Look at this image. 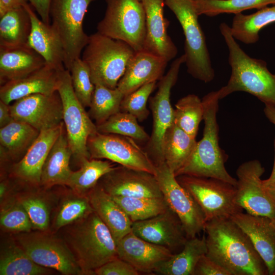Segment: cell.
<instances>
[{
  "instance_id": "41",
  "label": "cell",
  "mask_w": 275,
  "mask_h": 275,
  "mask_svg": "<svg viewBox=\"0 0 275 275\" xmlns=\"http://www.w3.org/2000/svg\"><path fill=\"white\" fill-rule=\"evenodd\" d=\"M74 92L85 107H89L95 89L90 70L81 58L75 60L69 70Z\"/></svg>"
},
{
  "instance_id": "26",
  "label": "cell",
  "mask_w": 275,
  "mask_h": 275,
  "mask_svg": "<svg viewBox=\"0 0 275 275\" xmlns=\"http://www.w3.org/2000/svg\"><path fill=\"white\" fill-rule=\"evenodd\" d=\"M88 198L94 211L108 228L116 242L132 232V222L98 184L88 193Z\"/></svg>"
},
{
  "instance_id": "1",
  "label": "cell",
  "mask_w": 275,
  "mask_h": 275,
  "mask_svg": "<svg viewBox=\"0 0 275 275\" xmlns=\"http://www.w3.org/2000/svg\"><path fill=\"white\" fill-rule=\"evenodd\" d=\"M206 255L231 275L268 274L246 234L230 218L206 222Z\"/></svg>"
},
{
  "instance_id": "42",
  "label": "cell",
  "mask_w": 275,
  "mask_h": 275,
  "mask_svg": "<svg viewBox=\"0 0 275 275\" xmlns=\"http://www.w3.org/2000/svg\"><path fill=\"white\" fill-rule=\"evenodd\" d=\"M94 210L88 197H73L66 200L61 205L55 220V226L60 228L81 221Z\"/></svg>"
},
{
  "instance_id": "3",
  "label": "cell",
  "mask_w": 275,
  "mask_h": 275,
  "mask_svg": "<svg viewBox=\"0 0 275 275\" xmlns=\"http://www.w3.org/2000/svg\"><path fill=\"white\" fill-rule=\"evenodd\" d=\"M218 91H212L202 99L204 128L202 139L187 161L175 174L213 178L236 186L237 179L231 176L225 168L228 156L218 143L219 127L217 113L219 100Z\"/></svg>"
},
{
  "instance_id": "47",
  "label": "cell",
  "mask_w": 275,
  "mask_h": 275,
  "mask_svg": "<svg viewBox=\"0 0 275 275\" xmlns=\"http://www.w3.org/2000/svg\"><path fill=\"white\" fill-rule=\"evenodd\" d=\"M194 275H231L225 268L210 259L206 255L198 262Z\"/></svg>"
},
{
  "instance_id": "45",
  "label": "cell",
  "mask_w": 275,
  "mask_h": 275,
  "mask_svg": "<svg viewBox=\"0 0 275 275\" xmlns=\"http://www.w3.org/2000/svg\"><path fill=\"white\" fill-rule=\"evenodd\" d=\"M19 202L26 210L33 228L43 231L47 229L49 223V211L46 203L36 197L22 198Z\"/></svg>"
},
{
  "instance_id": "37",
  "label": "cell",
  "mask_w": 275,
  "mask_h": 275,
  "mask_svg": "<svg viewBox=\"0 0 275 275\" xmlns=\"http://www.w3.org/2000/svg\"><path fill=\"white\" fill-rule=\"evenodd\" d=\"M174 109V123L196 138L200 123L203 120L202 100L196 95L188 94L180 98Z\"/></svg>"
},
{
  "instance_id": "19",
  "label": "cell",
  "mask_w": 275,
  "mask_h": 275,
  "mask_svg": "<svg viewBox=\"0 0 275 275\" xmlns=\"http://www.w3.org/2000/svg\"><path fill=\"white\" fill-rule=\"evenodd\" d=\"M146 13L143 50L169 62L178 49L168 34L170 22L164 17V0H142Z\"/></svg>"
},
{
  "instance_id": "11",
  "label": "cell",
  "mask_w": 275,
  "mask_h": 275,
  "mask_svg": "<svg viewBox=\"0 0 275 275\" xmlns=\"http://www.w3.org/2000/svg\"><path fill=\"white\" fill-rule=\"evenodd\" d=\"M185 62L184 54L172 62L167 73L159 80L156 93L150 99L153 129L146 151L155 166L165 162L162 152L163 136L167 129L174 123L171 92L177 80L180 67Z\"/></svg>"
},
{
  "instance_id": "10",
  "label": "cell",
  "mask_w": 275,
  "mask_h": 275,
  "mask_svg": "<svg viewBox=\"0 0 275 275\" xmlns=\"http://www.w3.org/2000/svg\"><path fill=\"white\" fill-rule=\"evenodd\" d=\"M202 210L206 222L229 218L243 211L236 200V186L213 178L189 175L176 177Z\"/></svg>"
},
{
  "instance_id": "40",
  "label": "cell",
  "mask_w": 275,
  "mask_h": 275,
  "mask_svg": "<svg viewBox=\"0 0 275 275\" xmlns=\"http://www.w3.org/2000/svg\"><path fill=\"white\" fill-rule=\"evenodd\" d=\"M138 121L132 114L120 111L102 123L96 125L97 129L102 133L119 134L138 141L148 142L150 136Z\"/></svg>"
},
{
  "instance_id": "5",
  "label": "cell",
  "mask_w": 275,
  "mask_h": 275,
  "mask_svg": "<svg viewBox=\"0 0 275 275\" xmlns=\"http://www.w3.org/2000/svg\"><path fill=\"white\" fill-rule=\"evenodd\" d=\"M70 242L85 274H95L96 269L118 257L116 241L94 211L80 221Z\"/></svg>"
},
{
  "instance_id": "49",
  "label": "cell",
  "mask_w": 275,
  "mask_h": 275,
  "mask_svg": "<svg viewBox=\"0 0 275 275\" xmlns=\"http://www.w3.org/2000/svg\"><path fill=\"white\" fill-rule=\"evenodd\" d=\"M29 0H0V17L12 10L23 7Z\"/></svg>"
},
{
  "instance_id": "6",
  "label": "cell",
  "mask_w": 275,
  "mask_h": 275,
  "mask_svg": "<svg viewBox=\"0 0 275 275\" xmlns=\"http://www.w3.org/2000/svg\"><path fill=\"white\" fill-rule=\"evenodd\" d=\"M179 21L185 36L184 55L187 72L205 83L211 81L214 70L199 16L193 0H164Z\"/></svg>"
},
{
  "instance_id": "29",
  "label": "cell",
  "mask_w": 275,
  "mask_h": 275,
  "mask_svg": "<svg viewBox=\"0 0 275 275\" xmlns=\"http://www.w3.org/2000/svg\"><path fill=\"white\" fill-rule=\"evenodd\" d=\"M39 133L40 131L26 123L13 120L0 128L1 154L8 160L20 159Z\"/></svg>"
},
{
  "instance_id": "20",
  "label": "cell",
  "mask_w": 275,
  "mask_h": 275,
  "mask_svg": "<svg viewBox=\"0 0 275 275\" xmlns=\"http://www.w3.org/2000/svg\"><path fill=\"white\" fill-rule=\"evenodd\" d=\"M118 256L140 273H154L156 269L174 254L163 246L150 242L132 232L117 242Z\"/></svg>"
},
{
  "instance_id": "48",
  "label": "cell",
  "mask_w": 275,
  "mask_h": 275,
  "mask_svg": "<svg viewBox=\"0 0 275 275\" xmlns=\"http://www.w3.org/2000/svg\"><path fill=\"white\" fill-rule=\"evenodd\" d=\"M52 0H29L41 20L50 24V7Z\"/></svg>"
},
{
  "instance_id": "32",
  "label": "cell",
  "mask_w": 275,
  "mask_h": 275,
  "mask_svg": "<svg viewBox=\"0 0 275 275\" xmlns=\"http://www.w3.org/2000/svg\"><path fill=\"white\" fill-rule=\"evenodd\" d=\"M32 23L24 7L8 11L0 17V47L28 45Z\"/></svg>"
},
{
  "instance_id": "4",
  "label": "cell",
  "mask_w": 275,
  "mask_h": 275,
  "mask_svg": "<svg viewBox=\"0 0 275 275\" xmlns=\"http://www.w3.org/2000/svg\"><path fill=\"white\" fill-rule=\"evenodd\" d=\"M135 51L126 42L98 32L90 35L82 52L93 83L115 89Z\"/></svg>"
},
{
  "instance_id": "43",
  "label": "cell",
  "mask_w": 275,
  "mask_h": 275,
  "mask_svg": "<svg viewBox=\"0 0 275 275\" xmlns=\"http://www.w3.org/2000/svg\"><path fill=\"white\" fill-rule=\"evenodd\" d=\"M157 81L148 82L125 96L121 103L120 111L130 113L139 121L145 120L149 114L147 103L155 88Z\"/></svg>"
},
{
  "instance_id": "39",
  "label": "cell",
  "mask_w": 275,
  "mask_h": 275,
  "mask_svg": "<svg viewBox=\"0 0 275 275\" xmlns=\"http://www.w3.org/2000/svg\"><path fill=\"white\" fill-rule=\"evenodd\" d=\"M112 197L132 223L154 217L169 207L163 197Z\"/></svg>"
},
{
  "instance_id": "44",
  "label": "cell",
  "mask_w": 275,
  "mask_h": 275,
  "mask_svg": "<svg viewBox=\"0 0 275 275\" xmlns=\"http://www.w3.org/2000/svg\"><path fill=\"white\" fill-rule=\"evenodd\" d=\"M1 226L6 230L29 232L33 228L30 218L19 202L9 205L1 212Z\"/></svg>"
},
{
  "instance_id": "56",
  "label": "cell",
  "mask_w": 275,
  "mask_h": 275,
  "mask_svg": "<svg viewBox=\"0 0 275 275\" xmlns=\"http://www.w3.org/2000/svg\"><path fill=\"white\" fill-rule=\"evenodd\" d=\"M140 1H142V0H140Z\"/></svg>"
},
{
  "instance_id": "21",
  "label": "cell",
  "mask_w": 275,
  "mask_h": 275,
  "mask_svg": "<svg viewBox=\"0 0 275 275\" xmlns=\"http://www.w3.org/2000/svg\"><path fill=\"white\" fill-rule=\"evenodd\" d=\"M64 127L62 122L57 126L40 131L24 156L13 165L12 175L31 184H40L44 162Z\"/></svg>"
},
{
  "instance_id": "30",
  "label": "cell",
  "mask_w": 275,
  "mask_h": 275,
  "mask_svg": "<svg viewBox=\"0 0 275 275\" xmlns=\"http://www.w3.org/2000/svg\"><path fill=\"white\" fill-rule=\"evenodd\" d=\"M207 252L206 237L188 238L181 252L161 264L154 273L161 275H194L200 259Z\"/></svg>"
},
{
  "instance_id": "7",
  "label": "cell",
  "mask_w": 275,
  "mask_h": 275,
  "mask_svg": "<svg viewBox=\"0 0 275 275\" xmlns=\"http://www.w3.org/2000/svg\"><path fill=\"white\" fill-rule=\"evenodd\" d=\"M57 91L63 105V121L72 157L80 164L89 159L88 138L98 132L85 107L77 98L72 87L70 73L65 68L60 71Z\"/></svg>"
},
{
  "instance_id": "15",
  "label": "cell",
  "mask_w": 275,
  "mask_h": 275,
  "mask_svg": "<svg viewBox=\"0 0 275 275\" xmlns=\"http://www.w3.org/2000/svg\"><path fill=\"white\" fill-rule=\"evenodd\" d=\"M265 169L258 160L242 163L236 173V200L238 205L247 213L275 218V203L267 193L261 179Z\"/></svg>"
},
{
  "instance_id": "22",
  "label": "cell",
  "mask_w": 275,
  "mask_h": 275,
  "mask_svg": "<svg viewBox=\"0 0 275 275\" xmlns=\"http://www.w3.org/2000/svg\"><path fill=\"white\" fill-rule=\"evenodd\" d=\"M60 71L46 63L26 76L8 81L1 85V100L10 104L32 94H53L58 90Z\"/></svg>"
},
{
  "instance_id": "38",
  "label": "cell",
  "mask_w": 275,
  "mask_h": 275,
  "mask_svg": "<svg viewBox=\"0 0 275 275\" xmlns=\"http://www.w3.org/2000/svg\"><path fill=\"white\" fill-rule=\"evenodd\" d=\"M199 15L210 17L222 14H234L252 9L257 10L275 5V0H193Z\"/></svg>"
},
{
  "instance_id": "54",
  "label": "cell",
  "mask_w": 275,
  "mask_h": 275,
  "mask_svg": "<svg viewBox=\"0 0 275 275\" xmlns=\"http://www.w3.org/2000/svg\"><path fill=\"white\" fill-rule=\"evenodd\" d=\"M7 189V183L6 181H3L0 184V198L1 200L3 198L6 193Z\"/></svg>"
},
{
  "instance_id": "33",
  "label": "cell",
  "mask_w": 275,
  "mask_h": 275,
  "mask_svg": "<svg viewBox=\"0 0 275 275\" xmlns=\"http://www.w3.org/2000/svg\"><path fill=\"white\" fill-rule=\"evenodd\" d=\"M274 22L275 5H273L251 14H235L230 26L231 33L237 40L246 44H254L259 39L260 31Z\"/></svg>"
},
{
  "instance_id": "27",
  "label": "cell",
  "mask_w": 275,
  "mask_h": 275,
  "mask_svg": "<svg viewBox=\"0 0 275 275\" xmlns=\"http://www.w3.org/2000/svg\"><path fill=\"white\" fill-rule=\"evenodd\" d=\"M46 62L28 45L0 47V84L19 79L40 69Z\"/></svg>"
},
{
  "instance_id": "18",
  "label": "cell",
  "mask_w": 275,
  "mask_h": 275,
  "mask_svg": "<svg viewBox=\"0 0 275 275\" xmlns=\"http://www.w3.org/2000/svg\"><path fill=\"white\" fill-rule=\"evenodd\" d=\"M132 232L145 240L166 247L173 253L182 249L188 239L180 219L170 207L154 217L133 222Z\"/></svg>"
},
{
  "instance_id": "46",
  "label": "cell",
  "mask_w": 275,
  "mask_h": 275,
  "mask_svg": "<svg viewBox=\"0 0 275 275\" xmlns=\"http://www.w3.org/2000/svg\"><path fill=\"white\" fill-rule=\"evenodd\" d=\"M97 275H138L140 272L126 261L117 257L95 270Z\"/></svg>"
},
{
  "instance_id": "53",
  "label": "cell",
  "mask_w": 275,
  "mask_h": 275,
  "mask_svg": "<svg viewBox=\"0 0 275 275\" xmlns=\"http://www.w3.org/2000/svg\"><path fill=\"white\" fill-rule=\"evenodd\" d=\"M265 187L275 203V183Z\"/></svg>"
},
{
  "instance_id": "34",
  "label": "cell",
  "mask_w": 275,
  "mask_h": 275,
  "mask_svg": "<svg viewBox=\"0 0 275 275\" xmlns=\"http://www.w3.org/2000/svg\"><path fill=\"white\" fill-rule=\"evenodd\" d=\"M49 272L46 267L35 263L19 245H5L1 252V275H42Z\"/></svg>"
},
{
  "instance_id": "12",
  "label": "cell",
  "mask_w": 275,
  "mask_h": 275,
  "mask_svg": "<svg viewBox=\"0 0 275 275\" xmlns=\"http://www.w3.org/2000/svg\"><path fill=\"white\" fill-rule=\"evenodd\" d=\"M155 176L164 200L180 219L187 238L204 231L206 222L202 210L166 162L156 166Z\"/></svg>"
},
{
  "instance_id": "16",
  "label": "cell",
  "mask_w": 275,
  "mask_h": 275,
  "mask_svg": "<svg viewBox=\"0 0 275 275\" xmlns=\"http://www.w3.org/2000/svg\"><path fill=\"white\" fill-rule=\"evenodd\" d=\"M14 120L26 123L39 131L51 128L63 121V105L58 92L35 94L9 105Z\"/></svg>"
},
{
  "instance_id": "51",
  "label": "cell",
  "mask_w": 275,
  "mask_h": 275,
  "mask_svg": "<svg viewBox=\"0 0 275 275\" xmlns=\"http://www.w3.org/2000/svg\"><path fill=\"white\" fill-rule=\"evenodd\" d=\"M264 112L266 118L275 126V106L265 105Z\"/></svg>"
},
{
  "instance_id": "28",
  "label": "cell",
  "mask_w": 275,
  "mask_h": 275,
  "mask_svg": "<svg viewBox=\"0 0 275 275\" xmlns=\"http://www.w3.org/2000/svg\"><path fill=\"white\" fill-rule=\"evenodd\" d=\"M72 156L65 128L58 138L43 164L40 184L46 187L67 185L72 172L70 161Z\"/></svg>"
},
{
  "instance_id": "13",
  "label": "cell",
  "mask_w": 275,
  "mask_h": 275,
  "mask_svg": "<svg viewBox=\"0 0 275 275\" xmlns=\"http://www.w3.org/2000/svg\"><path fill=\"white\" fill-rule=\"evenodd\" d=\"M87 148L90 158L106 159L123 167L155 175V165L146 151L131 138L97 132L89 137Z\"/></svg>"
},
{
  "instance_id": "31",
  "label": "cell",
  "mask_w": 275,
  "mask_h": 275,
  "mask_svg": "<svg viewBox=\"0 0 275 275\" xmlns=\"http://www.w3.org/2000/svg\"><path fill=\"white\" fill-rule=\"evenodd\" d=\"M197 142L174 123L167 129L162 142L164 161L174 175L193 154Z\"/></svg>"
},
{
  "instance_id": "55",
  "label": "cell",
  "mask_w": 275,
  "mask_h": 275,
  "mask_svg": "<svg viewBox=\"0 0 275 275\" xmlns=\"http://www.w3.org/2000/svg\"><path fill=\"white\" fill-rule=\"evenodd\" d=\"M270 220H271V224L273 231L275 234V218L273 219H270Z\"/></svg>"
},
{
  "instance_id": "17",
  "label": "cell",
  "mask_w": 275,
  "mask_h": 275,
  "mask_svg": "<svg viewBox=\"0 0 275 275\" xmlns=\"http://www.w3.org/2000/svg\"><path fill=\"white\" fill-rule=\"evenodd\" d=\"M98 184L112 197H163L154 174L122 166L104 175Z\"/></svg>"
},
{
  "instance_id": "25",
  "label": "cell",
  "mask_w": 275,
  "mask_h": 275,
  "mask_svg": "<svg viewBox=\"0 0 275 275\" xmlns=\"http://www.w3.org/2000/svg\"><path fill=\"white\" fill-rule=\"evenodd\" d=\"M24 7L32 23L28 46L39 54L46 64L58 70L64 69V50L59 34L51 24L38 17L29 4Z\"/></svg>"
},
{
  "instance_id": "36",
  "label": "cell",
  "mask_w": 275,
  "mask_h": 275,
  "mask_svg": "<svg viewBox=\"0 0 275 275\" xmlns=\"http://www.w3.org/2000/svg\"><path fill=\"white\" fill-rule=\"evenodd\" d=\"M94 85L88 114L97 125L120 111L121 103L124 95L117 88L111 89L100 84Z\"/></svg>"
},
{
  "instance_id": "2",
  "label": "cell",
  "mask_w": 275,
  "mask_h": 275,
  "mask_svg": "<svg viewBox=\"0 0 275 275\" xmlns=\"http://www.w3.org/2000/svg\"><path fill=\"white\" fill-rule=\"evenodd\" d=\"M220 32L229 50L231 67L230 78L226 85L217 90L219 99L239 91L248 93L265 105L275 106V74L268 69L265 61L251 57L236 41L230 26L220 24Z\"/></svg>"
},
{
  "instance_id": "52",
  "label": "cell",
  "mask_w": 275,
  "mask_h": 275,
  "mask_svg": "<svg viewBox=\"0 0 275 275\" xmlns=\"http://www.w3.org/2000/svg\"><path fill=\"white\" fill-rule=\"evenodd\" d=\"M274 160L271 173L269 177L265 180H263V183L264 187H267L275 183V138L274 140Z\"/></svg>"
},
{
  "instance_id": "8",
  "label": "cell",
  "mask_w": 275,
  "mask_h": 275,
  "mask_svg": "<svg viewBox=\"0 0 275 275\" xmlns=\"http://www.w3.org/2000/svg\"><path fill=\"white\" fill-rule=\"evenodd\" d=\"M106 9L97 24V32L123 41L135 51L143 49L146 13L140 0H105Z\"/></svg>"
},
{
  "instance_id": "50",
  "label": "cell",
  "mask_w": 275,
  "mask_h": 275,
  "mask_svg": "<svg viewBox=\"0 0 275 275\" xmlns=\"http://www.w3.org/2000/svg\"><path fill=\"white\" fill-rule=\"evenodd\" d=\"M10 104L0 100V127H3L14 120L10 112Z\"/></svg>"
},
{
  "instance_id": "14",
  "label": "cell",
  "mask_w": 275,
  "mask_h": 275,
  "mask_svg": "<svg viewBox=\"0 0 275 275\" xmlns=\"http://www.w3.org/2000/svg\"><path fill=\"white\" fill-rule=\"evenodd\" d=\"M18 241L38 265L56 269L63 274H85L74 254L63 241L39 233L22 234Z\"/></svg>"
},
{
  "instance_id": "23",
  "label": "cell",
  "mask_w": 275,
  "mask_h": 275,
  "mask_svg": "<svg viewBox=\"0 0 275 275\" xmlns=\"http://www.w3.org/2000/svg\"><path fill=\"white\" fill-rule=\"evenodd\" d=\"M230 218L248 236L265 262L268 274L275 275V234L270 219L243 212Z\"/></svg>"
},
{
  "instance_id": "24",
  "label": "cell",
  "mask_w": 275,
  "mask_h": 275,
  "mask_svg": "<svg viewBox=\"0 0 275 275\" xmlns=\"http://www.w3.org/2000/svg\"><path fill=\"white\" fill-rule=\"evenodd\" d=\"M168 63L143 50L135 51L117 88L124 97L146 84L159 80L164 75Z\"/></svg>"
},
{
  "instance_id": "35",
  "label": "cell",
  "mask_w": 275,
  "mask_h": 275,
  "mask_svg": "<svg viewBox=\"0 0 275 275\" xmlns=\"http://www.w3.org/2000/svg\"><path fill=\"white\" fill-rule=\"evenodd\" d=\"M115 167L108 161L91 158L84 161L80 169L72 171L66 185L79 194H88L105 174Z\"/></svg>"
},
{
  "instance_id": "9",
  "label": "cell",
  "mask_w": 275,
  "mask_h": 275,
  "mask_svg": "<svg viewBox=\"0 0 275 275\" xmlns=\"http://www.w3.org/2000/svg\"><path fill=\"white\" fill-rule=\"evenodd\" d=\"M95 0H52L50 7L51 25L59 34L64 50V66L69 70L80 58L88 42L83 22L90 4Z\"/></svg>"
}]
</instances>
